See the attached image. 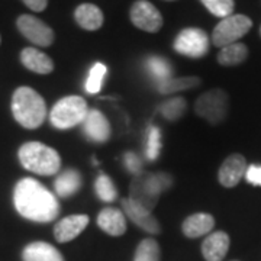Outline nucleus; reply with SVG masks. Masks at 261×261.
Masks as SVG:
<instances>
[{
	"instance_id": "a211bd4d",
	"label": "nucleus",
	"mask_w": 261,
	"mask_h": 261,
	"mask_svg": "<svg viewBox=\"0 0 261 261\" xmlns=\"http://www.w3.org/2000/svg\"><path fill=\"white\" fill-rule=\"evenodd\" d=\"M23 261H64L61 252L48 243H32L25 247L22 252Z\"/></svg>"
},
{
	"instance_id": "a878e982",
	"label": "nucleus",
	"mask_w": 261,
	"mask_h": 261,
	"mask_svg": "<svg viewBox=\"0 0 261 261\" xmlns=\"http://www.w3.org/2000/svg\"><path fill=\"white\" fill-rule=\"evenodd\" d=\"M134 261H160V247L157 241L152 238L141 241L135 251Z\"/></svg>"
},
{
	"instance_id": "39448f33",
	"label": "nucleus",
	"mask_w": 261,
	"mask_h": 261,
	"mask_svg": "<svg viewBox=\"0 0 261 261\" xmlns=\"http://www.w3.org/2000/svg\"><path fill=\"white\" fill-rule=\"evenodd\" d=\"M229 97L224 90L214 89L203 93L195 103L196 113L212 125L225 121L228 115Z\"/></svg>"
},
{
	"instance_id": "72a5a7b5",
	"label": "nucleus",
	"mask_w": 261,
	"mask_h": 261,
	"mask_svg": "<svg viewBox=\"0 0 261 261\" xmlns=\"http://www.w3.org/2000/svg\"><path fill=\"white\" fill-rule=\"evenodd\" d=\"M168 2H170V0H168Z\"/></svg>"
},
{
	"instance_id": "2f4dec72",
	"label": "nucleus",
	"mask_w": 261,
	"mask_h": 261,
	"mask_svg": "<svg viewBox=\"0 0 261 261\" xmlns=\"http://www.w3.org/2000/svg\"><path fill=\"white\" fill-rule=\"evenodd\" d=\"M22 2L34 12H42L48 6V0H22Z\"/></svg>"
},
{
	"instance_id": "b1692460",
	"label": "nucleus",
	"mask_w": 261,
	"mask_h": 261,
	"mask_svg": "<svg viewBox=\"0 0 261 261\" xmlns=\"http://www.w3.org/2000/svg\"><path fill=\"white\" fill-rule=\"evenodd\" d=\"M106 65L102 63H96V64L90 68V73L87 75V80H86V92L90 94H96L100 92L102 89L103 80H105V75H106Z\"/></svg>"
},
{
	"instance_id": "1a4fd4ad",
	"label": "nucleus",
	"mask_w": 261,
	"mask_h": 261,
	"mask_svg": "<svg viewBox=\"0 0 261 261\" xmlns=\"http://www.w3.org/2000/svg\"><path fill=\"white\" fill-rule=\"evenodd\" d=\"M130 20L137 28L145 32H159L163 27V16L148 0H137L130 8Z\"/></svg>"
},
{
	"instance_id": "393cba45",
	"label": "nucleus",
	"mask_w": 261,
	"mask_h": 261,
	"mask_svg": "<svg viewBox=\"0 0 261 261\" xmlns=\"http://www.w3.org/2000/svg\"><path fill=\"white\" fill-rule=\"evenodd\" d=\"M160 112L167 121H177L186 112V100L181 97H173L160 106Z\"/></svg>"
},
{
	"instance_id": "dca6fc26",
	"label": "nucleus",
	"mask_w": 261,
	"mask_h": 261,
	"mask_svg": "<svg viewBox=\"0 0 261 261\" xmlns=\"http://www.w3.org/2000/svg\"><path fill=\"white\" fill-rule=\"evenodd\" d=\"M20 61L28 70L38 74H49L54 70L53 60L37 48H25L20 53Z\"/></svg>"
},
{
	"instance_id": "4be33fe9",
	"label": "nucleus",
	"mask_w": 261,
	"mask_h": 261,
	"mask_svg": "<svg viewBox=\"0 0 261 261\" xmlns=\"http://www.w3.org/2000/svg\"><path fill=\"white\" fill-rule=\"evenodd\" d=\"M147 68H148L149 74L152 75L159 83L170 80L171 74H173V67L163 57H149L147 60Z\"/></svg>"
},
{
	"instance_id": "4468645a",
	"label": "nucleus",
	"mask_w": 261,
	"mask_h": 261,
	"mask_svg": "<svg viewBox=\"0 0 261 261\" xmlns=\"http://www.w3.org/2000/svg\"><path fill=\"white\" fill-rule=\"evenodd\" d=\"M229 250V237L224 231L211 233L202 244V254L206 261H222Z\"/></svg>"
},
{
	"instance_id": "f03ea898",
	"label": "nucleus",
	"mask_w": 261,
	"mask_h": 261,
	"mask_svg": "<svg viewBox=\"0 0 261 261\" xmlns=\"http://www.w3.org/2000/svg\"><path fill=\"white\" fill-rule=\"evenodd\" d=\"M12 113L23 128L37 129L47 118V105L38 92L22 86L15 90L12 97Z\"/></svg>"
},
{
	"instance_id": "6ab92c4d",
	"label": "nucleus",
	"mask_w": 261,
	"mask_h": 261,
	"mask_svg": "<svg viewBox=\"0 0 261 261\" xmlns=\"http://www.w3.org/2000/svg\"><path fill=\"white\" fill-rule=\"evenodd\" d=\"M75 22L86 31H96L103 25L102 10L92 3H83L80 5L74 12Z\"/></svg>"
},
{
	"instance_id": "f704fd0d",
	"label": "nucleus",
	"mask_w": 261,
	"mask_h": 261,
	"mask_svg": "<svg viewBox=\"0 0 261 261\" xmlns=\"http://www.w3.org/2000/svg\"><path fill=\"white\" fill-rule=\"evenodd\" d=\"M0 41H2V39H0Z\"/></svg>"
},
{
	"instance_id": "473e14b6",
	"label": "nucleus",
	"mask_w": 261,
	"mask_h": 261,
	"mask_svg": "<svg viewBox=\"0 0 261 261\" xmlns=\"http://www.w3.org/2000/svg\"><path fill=\"white\" fill-rule=\"evenodd\" d=\"M260 35H261V28H260Z\"/></svg>"
},
{
	"instance_id": "7ed1b4c3",
	"label": "nucleus",
	"mask_w": 261,
	"mask_h": 261,
	"mask_svg": "<svg viewBox=\"0 0 261 261\" xmlns=\"http://www.w3.org/2000/svg\"><path fill=\"white\" fill-rule=\"evenodd\" d=\"M18 155L23 168L39 176H54L61 167V159L56 149L37 141L23 144Z\"/></svg>"
},
{
	"instance_id": "7c9ffc66",
	"label": "nucleus",
	"mask_w": 261,
	"mask_h": 261,
	"mask_svg": "<svg viewBox=\"0 0 261 261\" xmlns=\"http://www.w3.org/2000/svg\"><path fill=\"white\" fill-rule=\"evenodd\" d=\"M245 178L254 186H261V166L252 164L245 171Z\"/></svg>"
},
{
	"instance_id": "423d86ee",
	"label": "nucleus",
	"mask_w": 261,
	"mask_h": 261,
	"mask_svg": "<svg viewBox=\"0 0 261 261\" xmlns=\"http://www.w3.org/2000/svg\"><path fill=\"white\" fill-rule=\"evenodd\" d=\"M252 27V20L245 15H231L224 18L214 29L212 42L216 47L224 48L235 44Z\"/></svg>"
},
{
	"instance_id": "f3484780",
	"label": "nucleus",
	"mask_w": 261,
	"mask_h": 261,
	"mask_svg": "<svg viewBox=\"0 0 261 261\" xmlns=\"http://www.w3.org/2000/svg\"><path fill=\"white\" fill-rule=\"evenodd\" d=\"M215 226V219L209 214H195L190 215L185 219L181 225L183 233L189 238H199L209 233Z\"/></svg>"
},
{
	"instance_id": "412c9836",
	"label": "nucleus",
	"mask_w": 261,
	"mask_h": 261,
	"mask_svg": "<svg viewBox=\"0 0 261 261\" xmlns=\"http://www.w3.org/2000/svg\"><path fill=\"white\" fill-rule=\"evenodd\" d=\"M248 57V48L244 44L235 42L231 45L224 47L219 54H218V63L221 65H226V67H232V65H238L244 63Z\"/></svg>"
},
{
	"instance_id": "c756f323",
	"label": "nucleus",
	"mask_w": 261,
	"mask_h": 261,
	"mask_svg": "<svg viewBox=\"0 0 261 261\" xmlns=\"http://www.w3.org/2000/svg\"><path fill=\"white\" fill-rule=\"evenodd\" d=\"M123 160H125V166H126V168L129 170L130 173H134V174H138V173H140L142 166H141L140 157H138L137 154H134V152H126Z\"/></svg>"
},
{
	"instance_id": "aec40b11",
	"label": "nucleus",
	"mask_w": 261,
	"mask_h": 261,
	"mask_svg": "<svg viewBox=\"0 0 261 261\" xmlns=\"http://www.w3.org/2000/svg\"><path fill=\"white\" fill-rule=\"evenodd\" d=\"M80 187H82V176L79 171H75L73 168L61 173L54 183L56 193L60 197H70L77 193Z\"/></svg>"
},
{
	"instance_id": "20e7f679",
	"label": "nucleus",
	"mask_w": 261,
	"mask_h": 261,
	"mask_svg": "<svg viewBox=\"0 0 261 261\" xmlns=\"http://www.w3.org/2000/svg\"><path fill=\"white\" fill-rule=\"evenodd\" d=\"M89 113L87 103L80 96H67L54 105L49 121L57 129H70L83 123Z\"/></svg>"
},
{
	"instance_id": "f257e3e1",
	"label": "nucleus",
	"mask_w": 261,
	"mask_h": 261,
	"mask_svg": "<svg viewBox=\"0 0 261 261\" xmlns=\"http://www.w3.org/2000/svg\"><path fill=\"white\" fill-rule=\"evenodd\" d=\"M13 203L18 214L34 222L47 224L60 214L57 197L35 178H22L13 192Z\"/></svg>"
},
{
	"instance_id": "cd10ccee",
	"label": "nucleus",
	"mask_w": 261,
	"mask_h": 261,
	"mask_svg": "<svg viewBox=\"0 0 261 261\" xmlns=\"http://www.w3.org/2000/svg\"><path fill=\"white\" fill-rule=\"evenodd\" d=\"M206 9L218 18L231 16L233 12V0H200Z\"/></svg>"
},
{
	"instance_id": "2eb2a0df",
	"label": "nucleus",
	"mask_w": 261,
	"mask_h": 261,
	"mask_svg": "<svg viewBox=\"0 0 261 261\" xmlns=\"http://www.w3.org/2000/svg\"><path fill=\"white\" fill-rule=\"evenodd\" d=\"M97 225L112 237H121L126 231V221L122 211L116 207H106L97 216Z\"/></svg>"
},
{
	"instance_id": "f8f14e48",
	"label": "nucleus",
	"mask_w": 261,
	"mask_h": 261,
	"mask_svg": "<svg viewBox=\"0 0 261 261\" xmlns=\"http://www.w3.org/2000/svg\"><path fill=\"white\" fill-rule=\"evenodd\" d=\"M82 125L86 137L93 142L103 144L111 137V123L106 119V116L97 109L89 111Z\"/></svg>"
},
{
	"instance_id": "0eeeda50",
	"label": "nucleus",
	"mask_w": 261,
	"mask_h": 261,
	"mask_svg": "<svg viewBox=\"0 0 261 261\" xmlns=\"http://www.w3.org/2000/svg\"><path fill=\"white\" fill-rule=\"evenodd\" d=\"M174 49L189 58H202L209 51V37L199 28L183 29L174 41Z\"/></svg>"
},
{
	"instance_id": "6e6552de",
	"label": "nucleus",
	"mask_w": 261,
	"mask_h": 261,
	"mask_svg": "<svg viewBox=\"0 0 261 261\" xmlns=\"http://www.w3.org/2000/svg\"><path fill=\"white\" fill-rule=\"evenodd\" d=\"M16 25H18L19 32L38 47H49L54 42L53 29L49 28L47 23H44L41 19L35 18L32 15L19 16Z\"/></svg>"
},
{
	"instance_id": "ddd939ff",
	"label": "nucleus",
	"mask_w": 261,
	"mask_h": 261,
	"mask_svg": "<svg viewBox=\"0 0 261 261\" xmlns=\"http://www.w3.org/2000/svg\"><path fill=\"white\" fill-rule=\"evenodd\" d=\"M89 224L87 215H71L61 219L54 228V237L58 243H68L77 238Z\"/></svg>"
},
{
	"instance_id": "9d476101",
	"label": "nucleus",
	"mask_w": 261,
	"mask_h": 261,
	"mask_svg": "<svg viewBox=\"0 0 261 261\" xmlns=\"http://www.w3.org/2000/svg\"><path fill=\"white\" fill-rule=\"evenodd\" d=\"M247 171V160L241 154H232L222 163L218 173V180L224 187H235Z\"/></svg>"
},
{
	"instance_id": "c85d7f7f",
	"label": "nucleus",
	"mask_w": 261,
	"mask_h": 261,
	"mask_svg": "<svg viewBox=\"0 0 261 261\" xmlns=\"http://www.w3.org/2000/svg\"><path fill=\"white\" fill-rule=\"evenodd\" d=\"M161 132L155 126H149L148 138H147V157L149 160H157L161 151Z\"/></svg>"
},
{
	"instance_id": "5701e85b",
	"label": "nucleus",
	"mask_w": 261,
	"mask_h": 261,
	"mask_svg": "<svg viewBox=\"0 0 261 261\" xmlns=\"http://www.w3.org/2000/svg\"><path fill=\"white\" fill-rule=\"evenodd\" d=\"M200 83V79L197 77H178V79H170L167 82H163L159 84V90L164 94H171L187 90L196 87Z\"/></svg>"
},
{
	"instance_id": "9b49d317",
	"label": "nucleus",
	"mask_w": 261,
	"mask_h": 261,
	"mask_svg": "<svg viewBox=\"0 0 261 261\" xmlns=\"http://www.w3.org/2000/svg\"><path fill=\"white\" fill-rule=\"evenodd\" d=\"M122 207H123L126 216L134 224L138 225L141 229L147 231L148 233L160 232V225L157 222V219L151 215V212L147 207L137 203L132 199H123L122 200Z\"/></svg>"
},
{
	"instance_id": "bb28decb",
	"label": "nucleus",
	"mask_w": 261,
	"mask_h": 261,
	"mask_svg": "<svg viewBox=\"0 0 261 261\" xmlns=\"http://www.w3.org/2000/svg\"><path fill=\"white\" fill-rule=\"evenodd\" d=\"M94 189H96V195L99 196V199L103 200V202H113L118 197L116 187L113 185L111 177L106 176V174H100L99 177L96 178Z\"/></svg>"
}]
</instances>
